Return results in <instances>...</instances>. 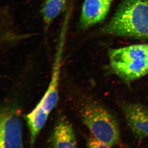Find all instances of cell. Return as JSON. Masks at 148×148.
Masks as SVG:
<instances>
[{
	"instance_id": "7",
	"label": "cell",
	"mask_w": 148,
	"mask_h": 148,
	"mask_svg": "<svg viewBox=\"0 0 148 148\" xmlns=\"http://www.w3.org/2000/svg\"><path fill=\"white\" fill-rule=\"evenodd\" d=\"M61 49L56 54L53 73L49 87L40 103L43 108L50 113L56 106L58 100V85L61 56Z\"/></svg>"
},
{
	"instance_id": "10",
	"label": "cell",
	"mask_w": 148,
	"mask_h": 148,
	"mask_svg": "<svg viewBox=\"0 0 148 148\" xmlns=\"http://www.w3.org/2000/svg\"><path fill=\"white\" fill-rule=\"evenodd\" d=\"M67 0H45L41 13L46 26H48L61 13Z\"/></svg>"
},
{
	"instance_id": "6",
	"label": "cell",
	"mask_w": 148,
	"mask_h": 148,
	"mask_svg": "<svg viewBox=\"0 0 148 148\" xmlns=\"http://www.w3.org/2000/svg\"><path fill=\"white\" fill-rule=\"evenodd\" d=\"M113 0H85L82 9L79 26L87 29L103 21Z\"/></svg>"
},
{
	"instance_id": "4",
	"label": "cell",
	"mask_w": 148,
	"mask_h": 148,
	"mask_svg": "<svg viewBox=\"0 0 148 148\" xmlns=\"http://www.w3.org/2000/svg\"><path fill=\"white\" fill-rule=\"evenodd\" d=\"M0 147H23L21 121L13 110H6L1 114Z\"/></svg>"
},
{
	"instance_id": "2",
	"label": "cell",
	"mask_w": 148,
	"mask_h": 148,
	"mask_svg": "<svg viewBox=\"0 0 148 148\" xmlns=\"http://www.w3.org/2000/svg\"><path fill=\"white\" fill-rule=\"evenodd\" d=\"M109 57L113 71L125 81H132L148 74L147 44L111 49Z\"/></svg>"
},
{
	"instance_id": "11",
	"label": "cell",
	"mask_w": 148,
	"mask_h": 148,
	"mask_svg": "<svg viewBox=\"0 0 148 148\" xmlns=\"http://www.w3.org/2000/svg\"><path fill=\"white\" fill-rule=\"evenodd\" d=\"M87 145L88 147L92 148H110L107 144L103 143L101 140L92 135V137L88 139L87 142Z\"/></svg>"
},
{
	"instance_id": "5",
	"label": "cell",
	"mask_w": 148,
	"mask_h": 148,
	"mask_svg": "<svg viewBox=\"0 0 148 148\" xmlns=\"http://www.w3.org/2000/svg\"><path fill=\"white\" fill-rule=\"evenodd\" d=\"M122 109L135 137L141 140L148 138V108L140 103H125Z\"/></svg>"
},
{
	"instance_id": "1",
	"label": "cell",
	"mask_w": 148,
	"mask_h": 148,
	"mask_svg": "<svg viewBox=\"0 0 148 148\" xmlns=\"http://www.w3.org/2000/svg\"><path fill=\"white\" fill-rule=\"evenodd\" d=\"M103 31L114 36L148 39V0H125Z\"/></svg>"
},
{
	"instance_id": "3",
	"label": "cell",
	"mask_w": 148,
	"mask_h": 148,
	"mask_svg": "<svg viewBox=\"0 0 148 148\" xmlns=\"http://www.w3.org/2000/svg\"><path fill=\"white\" fill-rule=\"evenodd\" d=\"M83 121L95 138L110 147L119 142L120 131L116 119L105 107L97 103L85 106L82 112Z\"/></svg>"
},
{
	"instance_id": "8",
	"label": "cell",
	"mask_w": 148,
	"mask_h": 148,
	"mask_svg": "<svg viewBox=\"0 0 148 148\" xmlns=\"http://www.w3.org/2000/svg\"><path fill=\"white\" fill-rule=\"evenodd\" d=\"M51 145L54 148H76L77 141L73 129L66 119L61 118L53 130Z\"/></svg>"
},
{
	"instance_id": "9",
	"label": "cell",
	"mask_w": 148,
	"mask_h": 148,
	"mask_svg": "<svg viewBox=\"0 0 148 148\" xmlns=\"http://www.w3.org/2000/svg\"><path fill=\"white\" fill-rule=\"evenodd\" d=\"M49 113L38 103L31 112L27 115V119L30 132V144L33 147L37 136L45 124Z\"/></svg>"
}]
</instances>
